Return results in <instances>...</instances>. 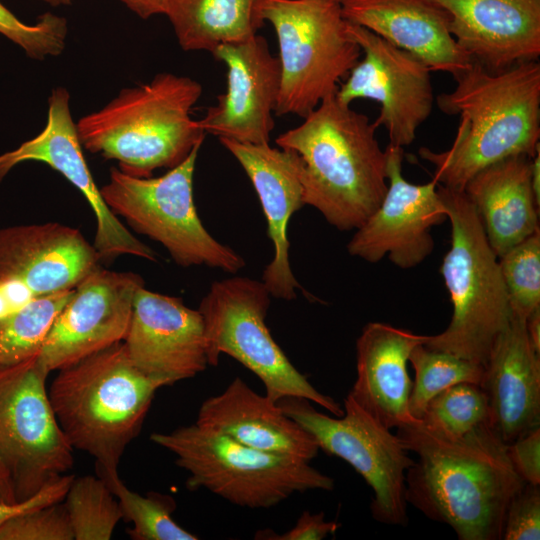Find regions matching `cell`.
Instances as JSON below:
<instances>
[{"label":"cell","mask_w":540,"mask_h":540,"mask_svg":"<svg viewBox=\"0 0 540 540\" xmlns=\"http://www.w3.org/2000/svg\"><path fill=\"white\" fill-rule=\"evenodd\" d=\"M396 435L417 456L406 472L407 504L448 525L460 540L502 539L508 504L526 483L489 424L456 440L421 421L397 428Z\"/></svg>","instance_id":"obj_1"},{"label":"cell","mask_w":540,"mask_h":540,"mask_svg":"<svg viewBox=\"0 0 540 540\" xmlns=\"http://www.w3.org/2000/svg\"><path fill=\"white\" fill-rule=\"evenodd\" d=\"M454 78L455 88L436 98L442 112L459 116L454 141L441 152L421 147L419 155L434 166L439 185L463 191L482 169L540 149V64L491 70L471 61Z\"/></svg>","instance_id":"obj_2"},{"label":"cell","mask_w":540,"mask_h":540,"mask_svg":"<svg viewBox=\"0 0 540 540\" xmlns=\"http://www.w3.org/2000/svg\"><path fill=\"white\" fill-rule=\"evenodd\" d=\"M275 143L301 161L305 205L340 231L356 230L377 210L388 188L386 152L377 125L327 96Z\"/></svg>","instance_id":"obj_3"},{"label":"cell","mask_w":540,"mask_h":540,"mask_svg":"<svg viewBox=\"0 0 540 540\" xmlns=\"http://www.w3.org/2000/svg\"><path fill=\"white\" fill-rule=\"evenodd\" d=\"M201 94L197 81L159 73L80 118L79 140L89 152L118 161L122 172L151 177L156 169L176 167L202 145L206 133L191 117Z\"/></svg>","instance_id":"obj_4"},{"label":"cell","mask_w":540,"mask_h":540,"mask_svg":"<svg viewBox=\"0 0 540 540\" xmlns=\"http://www.w3.org/2000/svg\"><path fill=\"white\" fill-rule=\"evenodd\" d=\"M159 388L133 365L122 341L59 370L48 393L72 448L92 456L97 473H110L139 435Z\"/></svg>","instance_id":"obj_5"},{"label":"cell","mask_w":540,"mask_h":540,"mask_svg":"<svg viewBox=\"0 0 540 540\" xmlns=\"http://www.w3.org/2000/svg\"><path fill=\"white\" fill-rule=\"evenodd\" d=\"M451 224V246L440 273L453 305L447 328L427 335L428 348L484 366L512 311L497 255L481 220L463 191L438 185Z\"/></svg>","instance_id":"obj_6"},{"label":"cell","mask_w":540,"mask_h":540,"mask_svg":"<svg viewBox=\"0 0 540 540\" xmlns=\"http://www.w3.org/2000/svg\"><path fill=\"white\" fill-rule=\"evenodd\" d=\"M150 440L188 472L187 489L204 488L238 506L270 508L294 493L334 489V479L308 461L251 448L196 423Z\"/></svg>","instance_id":"obj_7"},{"label":"cell","mask_w":540,"mask_h":540,"mask_svg":"<svg viewBox=\"0 0 540 540\" xmlns=\"http://www.w3.org/2000/svg\"><path fill=\"white\" fill-rule=\"evenodd\" d=\"M260 26L274 28L281 68L275 115L306 117L362 56L348 32L341 4L334 0H256Z\"/></svg>","instance_id":"obj_8"},{"label":"cell","mask_w":540,"mask_h":540,"mask_svg":"<svg viewBox=\"0 0 540 540\" xmlns=\"http://www.w3.org/2000/svg\"><path fill=\"white\" fill-rule=\"evenodd\" d=\"M201 145L156 178L128 175L111 168L101 196L136 232L160 243L182 267L207 266L235 274L245 260L203 226L193 199V176Z\"/></svg>","instance_id":"obj_9"},{"label":"cell","mask_w":540,"mask_h":540,"mask_svg":"<svg viewBox=\"0 0 540 540\" xmlns=\"http://www.w3.org/2000/svg\"><path fill=\"white\" fill-rule=\"evenodd\" d=\"M271 297L262 281L250 277L234 276L211 284L198 308L209 365L216 366L221 354L229 355L262 381L272 402L300 397L333 416H342L340 404L319 392L273 339L265 322Z\"/></svg>","instance_id":"obj_10"},{"label":"cell","mask_w":540,"mask_h":540,"mask_svg":"<svg viewBox=\"0 0 540 540\" xmlns=\"http://www.w3.org/2000/svg\"><path fill=\"white\" fill-rule=\"evenodd\" d=\"M48 374L38 355L0 370V461L18 502L74 465L46 388Z\"/></svg>","instance_id":"obj_11"},{"label":"cell","mask_w":540,"mask_h":540,"mask_svg":"<svg viewBox=\"0 0 540 540\" xmlns=\"http://www.w3.org/2000/svg\"><path fill=\"white\" fill-rule=\"evenodd\" d=\"M310 402L289 396L276 403L314 438L319 449L343 459L362 476L373 491L370 509L374 520L406 526L405 478L414 459L396 433L374 419L349 395L344 399V414L340 417L323 414Z\"/></svg>","instance_id":"obj_12"},{"label":"cell","mask_w":540,"mask_h":540,"mask_svg":"<svg viewBox=\"0 0 540 540\" xmlns=\"http://www.w3.org/2000/svg\"><path fill=\"white\" fill-rule=\"evenodd\" d=\"M347 28L363 57L338 87L336 98L349 106L356 99L378 102L380 114L374 122L385 127L389 144L410 145L433 109L432 71L415 55L368 29L349 22Z\"/></svg>","instance_id":"obj_13"},{"label":"cell","mask_w":540,"mask_h":540,"mask_svg":"<svg viewBox=\"0 0 540 540\" xmlns=\"http://www.w3.org/2000/svg\"><path fill=\"white\" fill-rule=\"evenodd\" d=\"M385 152L387 191L377 210L356 229L347 250L370 263L388 256L396 266L409 269L432 253L429 230L447 219V210L434 179L413 184L403 177L402 147L388 144Z\"/></svg>","instance_id":"obj_14"},{"label":"cell","mask_w":540,"mask_h":540,"mask_svg":"<svg viewBox=\"0 0 540 540\" xmlns=\"http://www.w3.org/2000/svg\"><path fill=\"white\" fill-rule=\"evenodd\" d=\"M142 286V277L133 272L97 267L88 274L56 316L38 354L47 371H59L122 342Z\"/></svg>","instance_id":"obj_15"},{"label":"cell","mask_w":540,"mask_h":540,"mask_svg":"<svg viewBox=\"0 0 540 540\" xmlns=\"http://www.w3.org/2000/svg\"><path fill=\"white\" fill-rule=\"evenodd\" d=\"M40 161L61 173L87 199L97 220L94 247L100 260L132 255L157 261V253L137 239L108 208L83 155L76 123L70 111V94L56 87L48 98L45 128L13 151L0 155V180L16 165Z\"/></svg>","instance_id":"obj_16"},{"label":"cell","mask_w":540,"mask_h":540,"mask_svg":"<svg viewBox=\"0 0 540 540\" xmlns=\"http://www.w3.org/2000/svg\"><path fill=\"white\" fill-rule=\"evenodd\" d=\"M123 343L133 365L159 387L192 378L209 365L200 311L144 286L136 292Z\"/></svg>","instance_id":"obj_17"},{"label":"cell","mask_w":540,"mask_h":540,"mask_svg":"<svg viewBox=\"0 0 540 540\" xmlns=\"http://www.w3.org/2000/svg\"><path fill=\"white\" fill-rule=\"evenodd\" d=\"M213 57L227 67V87L198 120L207 134L238 142L269 144L274 128L281 68L263 36L219 45Z\"/></svg>","instance_id":"obj_18"},{"label":"cell","mask_w":540,"mask_h":540,"mask_svg":"<svg viewBox=\"0 0 540 540\" xmlns=\"http://www.w3.org/2000/svg\"><path fill=\"white\" fill-rule=\"evenodd\" d=\"M250 179L261 203L267 234L274 255L262 273L261 281L274 298L293 300L296 290L304 291L294 276L290 261L287 229L291 216L305 206L301 161L287 149L269 144L238 142L219 138Z\"/></svg>","instance_id":"obj_19"},{"label":"cell","mask_w":540,"mask_h":540,"mask_svg":"<svg viewBox=\"0 0 540 540\" xmlns=\"http://www.w3.org/2000/svg\"><path fill=\"white\" fill-rule=\"evenodd\" d=\"M99 261L78 229L58 222L0 230V280L20 281L37 297L74 289Z\"/></svg>","instance_id":"obj_20"},{"label":"cell","mask_w":540,"mask_h":540,"mask_svg":"<svg viewBox=\"0 0 540 540\" xmlns=\"http://www.w3.org/2000/svg\"><path fill=\"white\" fill-rule=\"evenodd\" d=\"M450 17L458 46L488 69L538 60L540 0H432Z\"/></svg>","instance_id":"obj_21"},{"label":"cell","mask_w":540,"mask_h":540,"mask_svg":"<svg viewBox=\"0 0 540 540\" xmlns=\"http://www.w3.org/2000/svg\"><path fill=\"white\" fill-rule=\"evenodd\" d=\"M480 386L489 425L504 443L540 426V353L531 344L525 318L512 314L494 341Z\"/></svg>","instance_id":"obj_22"},{"label":"cell","mask_w":540,"mask_h":540,"mask_svg":"<svg viewBox=\"0 0 540 540\" xmlns=\"http://www.w3.org/2000/svg\"><path fill=\"white\" fill-rule=\"evenodd\" d=\"M340 4L347 22L410 52L432 72L454 77L472 61L449 30V14L432 0H343Z\"/></svg>","instance_id":"obj_23"},{"label":"cell","mask_w":540,"mask_h":540,"mask_svg":"<svg viewBox=\"0 0 540 540\" xmlns=\"http://www.w3.org/2000/svg\"><path fill=\"white\" fill-rule=\"evenodd\" d=\"M426 339L427 335L370 322L356 341L357 376L348 395L389 429L420 421L409 411L412 381L407 363L411 351Z\"/></svg>","instance_id":"obj_24"},{"label":"cell","mask_w":540,"mask_h":540,"mask_svg":"<svg viewBox=\"0 0 540 540\" xmlns=\"http://www.w3.org/2000/svg\"><path fill=\"white\" fill-rule=\"evenodd\" d=\"M195 423L251 448L308 462L319 451L307 431L240 377L202 403Z\"/></svg>","instance_id":"obj_25"},{"label":"cell","mask_w":540,"mask_h":540,"mask_svg":"<svg viewBox=\"0 0 540 540\" xmlns=\"http://www.w3.org/2000/svg\"><path fill=\"white\" fill-rule=\"evenodd\" d=\"M531 160L526 155L503 159L479 171L463 189L497 257L540 230Z\"/></svg>","instance_id":"obj_26"},{"label":"cell","mask_w":540,"mask_h":540,"mask_svg":"<svg viewBox=\"0 0 540 540\" xmlns=\"http://www.w3.org/2000/svg\"><path fill=\"white\" fill-rule=\"evenodd\" d=\"M256 0H167L165 15L184 51H208L240 43L261 27Z\"/></svg>","instance_id":"obj_27"},{"label":"cell","mask_w":540,"mask_h":540,"mask_svg":"<svg viewBox=\"0 0 540 540\" xmlns=\"http://www.w3.org/2000/svg\"><path fill=\"white\" fill-rule=\"evenodd\" d=\"M74 289L34 299L0 317V370L38 355L56 316Z\"/></svg>","instance_id":"obj_28"},{"label":"cell","mask_w":540,"mask_h":540,"mask_svg":"<svg viewBox=\"0 0 540 540\" xmlns=\"http://www.w3.org/2000/svg\"><path fill=\"white\" fill-rule=\"evenodd\" d=\"M103 478L115 497L122 520L133 527L127 531L133 540H197L198 536L186 531L172 518L175 500L166 494L149 492L140 495L130 490L121 480L118 471L97 473Z\"/></svg>","instance_id":"obj_29"},{"label":"cell","mask_w":540,"mask_h":540,"mask_svg":"<svg viewBox=\"0 0 540 540\" xmlns=\"http://www.w3.org/2000/svg\"><path fill=\"white\" fill-rule=\"evenodd\" d=\"M415 379L409 396V411L420 420L428 403L445 389L458 383L481 384L484 366L454 354L416 346L409 355Z\"/></svg>","instance_id":"obj_30"},{"label":"cell","mask_w":540,"mask_h":540,"mask_svg":"<svg viewBox=\"0 0 540 540\" xmlns=\"http://www.w3.org/2000/svg\"><path fill=\"white\" fill-rule=\"evenodd\" d=\"M63 504L75 540H109L122 520L117 498L98 475L74 476Z\"/></svg>","instance_id":"obj_31"},{"label":"cell","mask_w":540,"mask_h":540,"mask_svg":"<svg viewBox=\"0 0 540 540\" xmlns=\"http://www.w3.org/2000/svg\"><path fill=\"white\" fill-rule=\"evenodd\" d=\"M420 421L437 435L459 439L479 426L489 424L486 395L478 384L458 383L435 396Z\"/></svg>","instance_id":"obj_32"},{"label":"cell","mask_w":540,"mask_h":540,"mask_svg":"<svg viewBox=\"0 0 540 540\" xmlns=\"http://www.w3.org/2000/svg\"><path fill=\"white\" fill-rule=\"evenodd\" d=\"M512 314L522 318L540 308V230L498 257Z\"/></svg>","instance_id":"obj_33"},{"label":"cell","mask_w":540,"mask_h":540,"mask_svg":"<svg viewBox=\"0 0 540 540\" xmlns=\"http://www.w3.org/2000/svg\"><path fill=\"white\" fill-rule=\"evenodd\" d=\"M0 34L20 46L34 60H44L62 53L68 35L66 18L50 12L29 25L17 18L0 2Z\"/></svg>","instance_id":"obj_34"},{"label":"cell","mask_w":540,"mask_h":540,"mask_svg":"<svg viewBox=\"0 0 540 540\" xmlns=\"http://www.w3.org/2000/svg\"><path fill=\"white\" fill-rule=\"evenodd\" d=\"M63 501L19 513L0 526V540H73Z\"/></svg>","instance_id":"obj_35"},{"label":"cell","mask_w":540,"mask_h":540,"mask_svg":"<svg viewBox=\"0 0 540 540\" xmlns=\"http://www.w3.org/2000/svg\"><path fill=\"white\" fill-rule=\"evenodd\" d=\"M540 539V485L526 483L508 504L501 540Z\"/></svg>","instance_id":"obj_36"},{"label":"cell","mask_w":540,"mask_h":540,"mask_svg":"<svg viewBox=\"0 0 540 540\" xmlns=\"http://www.w3.org/2000/svg\"><path fill=\"white\" fill-rule=\"evenodd\" d=\"M513 467L525 483L540 485V426L507 445Z\"/></svg>","instance_id":"obj_37"},{"label":"cell","mask_w":540,"mask_h":540,"mask_svg":"<svg viewBox=\"0 0 540 540\" xmlns=\"http://www.w3.org/2000/svg\"><path fill=\"white\" fill-rule=\"evenodd\" d=\"M339 526L335 521H325L323 512L312 514L309 511H304L289 531L276 534L272 530L264 529L258 531L254 538L263 540H321L334 534Z\"/></svg>","instance_id":"obj_38"},{"label":"cell","mask_w":540,"mask_h":540,"mask_svg":"<svg viewBox=\"0 0 540 540\" xmlns=\"http://www.w3.org/2000/svg\"><path fill=\"white\" fill-rule=\"evenodd\" d=\"M73 478L72 474H63L27 500L14 504L0 503V526L19 513L63 501Z\"/></svg>","instance_id":"obj_39"},{"label":"cell","mask_w":540,"mask_h":540,"mask_svg":"<svg viewBox=\"0 0 540 540\" xmlns=\"http://www.w3.org/2000/svg\"><path fill=\"white\" fill-rule=\"evenodd\" d=\"M36 298L39 297L22 282L0 280V317L19 311Z\"/></svg>","instance_id":"obj_40"},{"label":"cell","mask_w":540,"mask_h":540,"mask_svg":"<svg viewBox=\"0 0 540 540\" xmlns=\"http://www.w3.org/2000/svg\"><path fill=\"white\" fill-rule=\"evenodd\" d=\"M131 11L137 14L142 19H148L149 17L157 14H165L167 7V0H120Z\"/></svg>","instance_id":"obj_41"},{"label":"cell","mask_w":540,"mask_h":540,"mask_svg":"<svg viewBox=\"0 0 540 540\" xmlns=\"http://www.w3.org/2000/svg\"><path fill=\"white\" fill-rule=\"evenodd\" d=\"M526 331L534 349L540 353V308L525 319Z\"/></svg>","instance_id":"obj_42"},{"label":"cell","mask_w":540,"mask_h":540,"mask_svg":"<svg viewBox=\"0 0 540 540\" xmlns=\"http://www.w3.org/2000/svg\"><path fill=\"white\" fill-rule=\"evenodd\" d=\"M0 503L14 504L18 503L11 479L0 461Z\"/></svg>","instance_id":"obj_43"},{"label":"cell","mask_w":540,"mask_h":540,"mask_svg":"<svg viewBox=\"0 0 540 540\" xmlns=\"http://www.w3.org/2000/svg\"><path fill=\"white\" fill-rule=\"evenodd\" d=\"M531 181L535 198L540 204V149L531 160Z\"/></svg>","instance_id":"obj_44"},{"label":"cell","mask_w":540,"mask_h":540,"mask_svg":"<svg viewBox=\"0 0 540 540\" xmlns=\"http://www.w3.org/2000/svg\"><path fill=\"white\" fill-rule=\"evenodd\" d=\"M39 1H43L51 6L57 7V6H62V5L64 6L70 5L73 0H39Z\"/></svg>","instance_id":"obj_45"},{"label":"cell","mask_w":540,"mask_h":540,"mask_svg":"<svg viewBox=\"0 0 540 540\" xmlns=\"http://www.w3.org/2000/svg\"><path fill=\"white\" fill-rule=\"evenodd\" d=\"M334 1L341 3L343 0H334Z\"/></svg>","instance_id":"obj_46"}]
</instances>
